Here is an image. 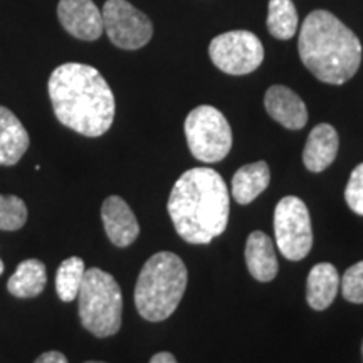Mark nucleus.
Returning <instances> with one entry per match:
<instances>
[{
    "instance_id": "obj_28",
    "label": "nucleus",
    "mask_w": 363,
    "mask_h": 363,
    "mask_svg": "<svg viewBox=\"0 0 363 363\" xmlns=\"http://www.w3.org/2000/svg\"><path fill=\"white\" fill-rule=\"evenodd\" d=\"M362 353H363V345H362Z\"/></svg>"
},
{
    "instance_id": "obj_23",
    "label": "nucleus",
    "mask_w": 363,
    "mask_h": 363,
    "mask_svg": "<svg viewBox=\"0 0 363 363\" xmlns=\"http://www.w3.org/2000/svg\"><path fill=\"white\" fill-rule=\"evenodd\" d=\"M345 201L355 214L363 216V163L357 165L352 172L345 189Z\"/></svg>"
},
{
    "instance_id": "obj_8",
    "label": "nucleus",
    "mask_w": 363,
    "mask_h": 363,
    "mask_svg": "<svg viewBox=\"0 0 363 363\" xmlns=\"http://www.w3.org/2000/svg\"><path fill=\"white\" fill-rule=\"evenodd\" d=\"M208 54L222 72L244 76L262 65L264 48L256 34L249 30H230L212 39Z\"/></svg>"
},
{
    "instance_id": "obj_21",
    "label": "nucleus",
    "mask_w": 363,
    "mask_h": 363,
    "mask_svg": "<svg viewBox=\"0 0 363 363\" xmlns=\"http://www.w3.org/2000/svg\"><path fill=\"white\" fill-rule=\"evenodd\" d=\"M27 206L17 195H0V229L17 230L26 224Z\"/></svg>"
},
{
    "instance_id": "obj_11",
    "label": "nucleus",
    "mask_w": 363,
    "mask_h": 363,
    "mask_svg": "<svg viewBox=\"0 0 363 363\" xmlns=\"http://www.w3.org/2000/svg\"><path fill=\"white\" fill-rule=\"evenodd\" d=\"M101 219L108 239L118 247H128L140 235V224L128 203L118 195L103 202Z\"/></svg>"
},
{
    "instance_id": "obj_22",
    "label": "nucleus",
    "mask_w": 363,
    "mask_h": 363,
    "mask_svg": "<svg viewBox=\"0 0 363 363\" xmlns=\"http://www.w3.org/2000/svg\"><path fill=\"white\" fill-rule=\"evenodd\" d=\"M342 294L347 301L363 305V261L345 271L342 278Z\"/></svg>"
},
{
    "instance_id": "obj_4",
    "label": "nucleus",
    "mask_w": 363,
    "mask_h": 363,
    "mask_svg": "<svg viewBox=\"0 0 363 363\" xmlns=\"http://www.w3.org/2000/svg\"><path fill=\"white\" fill-rule=\"evenodd\" d=\"M189 272L174 252H157L145 262L135 286V306L147 321H163L179 308Z\"/></svg>"
},
{
    "instance_id": "obj_16",
    "label": "nucleus",
    "mask_w": 363,
    "mask_h": 363,
    "mask_svg": "<svg viewBox=\"0 0 363 363\" xmlns=\"http://www.w3.org/2000/svg\"><path fill=\"white\" fill-rule=\"evenodd\" d=\"M340 289V274L330 262L313 266L306 281V301L313 310L323 311L335 301Z\"/></svg>"
},
{
    "instance_id": "obj_3",
    "label": "nucleus",
    "mask_w": 363,
    "mask_h": 363,
    "mask_svg": "<svg viewBox=\"0 0 363 363\" xmlns=\"http://www.w3.org/2000/svg\"><path fill=\"white\" fill-rule=\"evenodd\" d=\"M303 65L326 84H343L362 65V44L350 27L328 11H313L299 30Z\"/></svg>"
},
{
    "instance_id": "obj_18",
    "label": "nucleus",
    "mask_w": 363,
    "mask_h": 363,
    "mask_svg": "<svg viewBox=\"0 0 363 363\" xmlns=\"http://www.w3.org/2000/svg\"><path fill=\"white\" fill-rule=\"evenodd\" d=\"M45 283V266L39 259H27L17 266L9 279L7 289L16 298H35L44 291Z\"/></svg>"
},
{
    "instance_id": "obj_7",
    "label": "nucleus",
    "mask_w": 363,
    "mask_h": 363,
    "mask_svg": "<svg viewBox=\"0 0 363 363\" xmlns=\"http://www.w3.org/2000/svg\"><path fill=\"white\" fill-rule=\"evenodd\" d=\"M274 238L286 259L301 261L313 246V227L306 203L299 197L281 199L274 211Z\"/></svg>"
},
{
    "instance_id": "obj_2",
    "label": "nucleus",
    "mask_w": 363,
    "mask_h": 363,
    "mask_svg": "<svg viewBox=\"0 0 363 363\" xmlns=\"http://www.w3.org/2000/svg\"><path fill=\"white\" fill-rule=\"evenodd\" d=\"M229 190L219 172L208 167L190 169L175 182L169 214L185 242L208 244L224 233L229 222Z\"/></svg>"
},
{
    "instance_id": "obj_26",
    "label": "nucleus",
    "mask_w": 363,
    "mask_h": 363,
    "mask_svg": "<svg viewBox=\"0 0 363 363\" xmlns=\"http://www.w3.org/2000/svg\"><path fill=\"white\" fill-rule=\"evenodd\" d=\"M2 272H4V262L0 259V276H2Z\"/></svg>"
},
{
    "instance_id": "obj_19",
    "label": "nucleus",
    "mask_w": 363,
    "mask_h": 363,
    "mask_svg": "<svg viewBox=\"0 0 363 363\" xmlns=\"http://www.w3.org/2000/svg\"><path fill=\"white\" fill-rule=\"evenodd\" d=\"M267 30L279 40H288L296 34L298 12L293 0H269Z\"/></svg>"
},
{
    "instance_id": "obj_13",
    "label": "nucleus",
    "mask_w": 363,
    "mask_h": 363,
    "mask_svg": "<svg viewBox=\"0 0 363 363\" xmlns=\"http://www.w3.org/2000/svg\"><path fill=\"white\" fill-rule=\"evenodd\" d=\"M247 269L254 279L261 283H269L278 276V257L272 246V239L262 230H254L249 234L246 249H244Z\"/></svg>"
},
{
    "instance_id": "obj_10",
    "label": "nucleus",
    "mask_w": 363,
    "mask_h": 363,
    "mask_svg": "<svg viewBox=\"0 0 363 363\" xmlns=\"http://www.w3.org/2000/svg\"><path fill=\"white\" fill-rule=\"evenodd\" d=\"M57 19L79 40H98L104 33L101 11L93 0H59Z\"/></svg>"
},
{
    "instance_id": "obj_27",
    "label": "nucleus",
    "mask_w": 363,
    "mask_h": 363,
    "mask_svg": "<svg viewBox=\"0 0 363 363\" xmlns=\"http://www.w3.org/2000/svg\"><path fill=\"white\" fill-rule=\"evenodd\" d=\"M84 363H104V362H84Z\"/></svg>"
},
{
    "instance_id": "obj_20",
    "label": "nucleus",
    "mask_w": 363,
    "mask_h": 363,
    "mask_svg": "<svg viewBox=\"0 0 363 363\" xmlns=\"http://www.w3.org/2000/svg\"><path fill=\"white\" fill-rule=\"evenodd\" d=\"M86 266L81 257H67L59 266L56 274V291L61 301L69 303L78 298L79 288L83 284Z\"/></svg>"
},
{
    "instance_id": "obj_9",
    "label": "nucleus",
    "mask_w": 363,
    "mask_h": 363,
    "mask_svg": "<svg viewBox=\"0 0 363 363\" xmlns=\"http://www.w3.org/2000/svg\"><path fill=\"white\" fill-rule=\"evenodd\" d=\"M104 33L116 48L135 51L150 43L153 24L147 13L131 6L128 0H106L101 11Z\"/></svg>"
},
{
    "instance_id": "obj_15",
    "label": "nucleus",
    "mask_w": 363,
    "mask_h": 363,
    "mask_svg": "<svg viewBox=\"0 0 363 363\" xmlns=\"http://www.w3.org/2000/svg\"><path fill=\"white\" fill-rule=\"evenodd\" d=\"M29 148V133L21 120L6 106H0V165L12 167Z\"/></svg>"
},
{
    "instance_id": "obj_6",
    "label": "nucleus",
    "mask_w": 363,
    "mask_h": 363,
    "mask_svg": "<svg viewBox=\"0 0 363 363\" xmlns=\"http://www.w3.org/2000/svg\"><path fill=\"white\" fill-rule=\"evenodd\" d=\"M185 136L192 155L203 163L224 160L233 148L229 121L217 108L208 104H202L189 113Z\"/></svg>"
},
{
    "instance_id": "obj_1",
    "label": "nucleus",
    "mask_w": 363,
    "mask_h": 363,
    "mask_svg": "<svg viewBox=\"0 0 363 363\" xmlns=\"http://www.w3.org/2000/svg\"><path fill=\"white\" fill-rule=\"evenodd\" d=\"M54 115L76 133L96 138L111 128L115 94L96 67L66 62L52 71L48 83Z\"/></svg>"
},
{
    "instance_id": "obj_12",
    "label": "nucleus",
    "mask_w": 363,
    "mask_h": 363,
    "mask_svg": "<svg viewBox=\"0 0 363 363\" xmlns=\"http://www.w3.org/2000/svg\"><path fill=\"white\" fill-rule=\"evenodd\" d=\"M264 106L267 115L288 130L305 128L308 121L306 104L293 89L276 84L266 91Z\"/></svg>"
},
{
    "instance_id": "obj_5",
    "label": "nucleus",
    "mask_w": 363,
    "mask_h": 363,
    "mask_svg": "<svg viewBox=\"0 0 363 363\" xmlns=\"http://www.w3.org/2000/svg\"><path fill=\"white\" fill-rule=\"evenodd\" d=\"M76 299H78L81 323L91 335L108 338L120 331L123 294L120 284L110 272H104L99 267L86 269Z\"/></svg>"
},
{
    "instance_id": "obj_17",
    "label": "nucleus",
    "mask_w": 363,
    "mask_h": 363,
    "mask_svg": "<svg viewBox=\"0 0 363 363\" xmlns=\"http://www.w3.org/2000/svg\"><path fill=\"white\" fill-rule=\"evenodd\" d=\"M271 170L266 162H254L240 167L233 179V197L240 206H247L269 187Z\"/></svg>"
},
{
    "instance_id": "obj_24",
    "label": "nucleus",
    "mask_w": 363,
    "mask_h": 363,
    "mask_svg": "<svg viewBox=\"0 0 363 363\" xmlns=\"http://www.w3.org/2000/svg\"><path fill=\"white\" fill-rule=\"evenodd\" d=\"M34 363H67V358L61 352H45Z\"/></svg>"
},
{
    "instance_id": "obj_25",
    "label": "nucleus",
    "mask_w": 363,
    "mask_h": 363,
    "mask_svg": "<svg viewBox=\"0 0 363 363\" xmlns=\"http://www.w3.org/2000/svg\"><path fill=\"white\" fill-rule=\"evenodd\" d=\"M150 363H177V360H175V357L172 355V353L160 352V353H157V355L152 357Z\"/></svg>"
},
{
    "instance_id": "obj_14",
    "label": "nucleus",
    "mask_w": 363,
    "mask_h": 363,
    "mask_svg": "<svg viewBox=\"0 0 363 363\" xmlns=\"http://www.w3.org/2000/svg\"><path fill=\"white\" fill-rule=\"evenodd\" d=\"M340 138L337 130L328 123H320L311 130L303 152V162L310 172L320 174L328 169L338 155Z\"/></svg>"
}]
</instances>
